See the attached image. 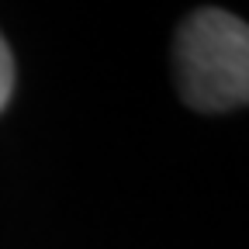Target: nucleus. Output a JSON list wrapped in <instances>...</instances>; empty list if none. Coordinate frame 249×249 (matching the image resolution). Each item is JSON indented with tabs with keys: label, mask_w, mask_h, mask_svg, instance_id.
<instances>
[{
	"label": "nucleus",
	"mask_w": 249,
	"mask_h": 249,
	"mask_svg": "<svg viewBox=\"0 0 249 249\" xmlns=\"http://www.w3.org/2000/svg\"><path fill=\"white\" fill-rule=\"evenodd\" d=\"M173 76L183 104L218 114L249 104V24L222 7H201L177 28Z\"/></svg>",
	"instance_id": "obj_1"
},
{
	"label": "nucleus",
	"mask_w": 249,
	"mask_h": 249,
	"mask_svg": "<svg viewBox=\"0 0 249 249\" xmlns=\"http://www.w3.org/2000/svg\"><path fill=\"white\" fill-rule=\"evenodd\" d=\"M11 90H14V55H11L4 35H0V111L7 107Z\"/></svg>",
	"instance_id": "obj_2"
}]
</instances>
